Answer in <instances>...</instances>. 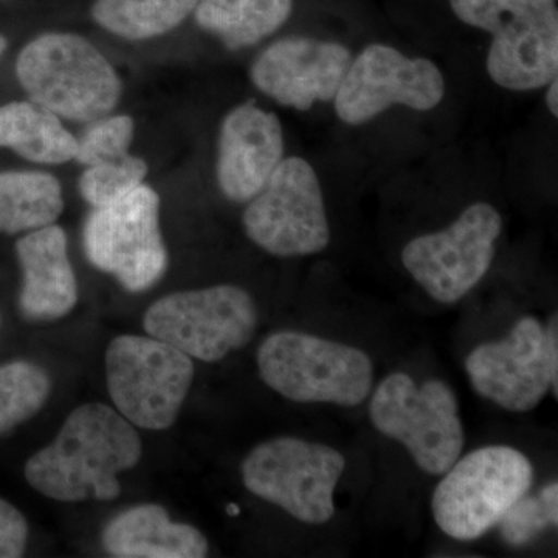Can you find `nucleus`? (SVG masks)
<instances>
[{"instance_id": "nucleus-6", "label": "nucleus", "mask_w": 558, "mask_h": 558, "mask_svg": "<svg viewBox=\"0 0 558 558\" xmlns=\"http://www.w3.org/2000/svg\"><path fill=\"white\" fill-rule=\"evenodd\" d=\"M86 258L130 292H145L163 278L168 252L160 231V197L138 185L92 209L83 230Z\"/></svg>"}, {"instance_id": "nucleus-5", "label": "nucleus", "mask_w": 558, "mask_h": 558, "mask_svg": "<svg viewBox=\"0 0 558 558\" xmlns=\"http://www.w3.org/2000/svg\"><path fill=\"white\" fill-rule=\"evenodd\" d=\"M110 399L135 427L167 429L174 424L194 379V365L167 341L120 336L106 351Z\"/></svg>"}, {"instance_id": "nucleus-4", "label": "nucleus", "mask_w": 558, "mask_h": 558, "mask_svg": "<svg viewBox=\"0 0 558 558\" xmlns=\"http://www.w3.org/2000/svg\"><path fill=\"white\" fill-rule=\"evenodd\" d=\"M433 497L440 531L459 542L483 537L532 486L534 470L521 451L490 446L447 470Z\"/></svg>"}, {"instance_id": "nucleus-17", "label": "nucleus", "mask_w": 558, "mask_h": 558, "mask_svg": "<svg viewBox=\"0 0 558 558\" xmlns=\"http://www.w3.org/2000/svg\"><path fill=\"white\" fill-rule=\"evenodd\" d=\"M24 281L20 310L33 322L65 317L78 303V284L69 259L68 234L61 227L33 230L16 244Z\"/></svg>"}, {"instance_id": "nucleus-7", "label": "nucleus", "mask_w": 558, "mask_h": 558, "mask_svg": "<svg viewBox=\"0 0 558 558\" xmlns=\"http://www.w3.org/2000/svg\"><path fill=\"white\" fill-rule=\"evenodd\" d=\"M369 414L374 427L403 444L429 475H442L462 453L464 429L453 389L446 381L428 380L417 387L407 374H391L374 392Z\"/></svg>"}, {"instance_id": "nucleus-2", "label": "nucleus", "mask_w": 558, "mask_h": 558, "mask_svg": "<svg viewBox=\"0 0 558 558\" xmlns=\"http://www.w3.org/2000/svg\"><path fill=\"white\" fill-rule=\"evenodd\" d=\"M16 73L32 101L78 123L109 116L123 90L105 54L73 33H46L33 39L17 58Z\"/></svg>"}, {"instance_id": "nucleus-24", "label": "nucleus", "mask_w": 558, "mask_h": 558, "mask_svg": "<svg viewBox=\"0 0 558 558\" xmlns=\"http://www.w3.org/2000/svg\"><path fill=\"white\" fill-rule=\"evenodd\" d=\"M146 174H148V163L130 154L121 159L90 165L81 174L80 194L92 207H102L137 189Z\"/></svg>"}, {"instance_id": "nucleus-19", "label": "nucleus", "mask_w": 558, "mask_h": 558, "mask_svg": "<svg viewBox=\"0 0 558 558\" xmlns=\"http://www.w3.org/2000/svg\"><path fill=\"white\" fill-rule=\"evenodd\" d=\"M0 148H10L33 163L61 165L75 160L78 138L61 119L35 101L0 106Z\"/></svg>"}, {"instance_id": "nucleus-30", "label": "nucleus", "mask_w": 558, "mask_h": 558, "mask_svg": "<svg viewBox=\"0 0 558 558\" xmlns=\"http://www.w3.org/2000/svg\"><path fill=\"white\" fill-rule=\"evenodd\" d=\"M546 105L550 116L558 117V80L550 81L548 84V92H546Z\"/></svg>"}, {"instance_id": "nucleus-20", "label": "nucleus", "mask_w": 558, "mask_h": 558, "mask_svg": "<svg viewBox=\"0 0 558 558\" xmlns=\"http://www.w3.org/2000/svg\"><path fill=\"white\" fill-rule=\"evenodd\" d=\"M293 0H199L194 17L230 50L247 49L288 22Z\"/></svg>"}, {"instance_id": "nucleus-25", "label": "nucleus", "mask_w": 558, "mask_h": 558, "mask_svg": "<svg viewBox=\"0 0 558 558\" xmlns=\"http://www.w3.org/2000/svg\"><path fill=\"white\" fill-rule=\"evenodd\" d=\"M502 537L512 546H523L532 542L546 527L558 524L557 481L543 488L538 497H521L510 506L499 521Z\"/></svg>"}, {"instance_id": "nucleus-16", "label": "nucleus", "mask_w": 558, "mask_h": 558, "mask_svg": "<svg viewBox=\"0 0 558 558\" xmlns=\"http://www.w3.org/2000/svg\"><path fill=\"white\" fill-rule=\"evenodd\" d=\"M486 68L490 80L508 90H537L556 80L557 5L526 20L512 22L492 35Z\"/></svg>"}, {"instance_id": "nucleus-10", "label": "nucleus", "mask_w": 558, "mask_h": 558, "mask_svg": "<svg viewBox=\"0 0 558 558\" xmlns=\"http://www.w3.org/2000/svg\"><path fill=\"white\" fill-rule=\"evenodd\" d=\"M245 233L278 258L323 252L330 230L317 172L301 157L282 159L264 189L248 201Z\"/></svg>"}, {"instance_id": "nucleus-21", "label": "nucleus", "mask_w": 558, "mask_h": 558, "mask_svg": "<svg viewBox=\"0 0 558 558\" xmlns=\"http://www.w3.org/2000/svg\"><path fill=\"white\" fill-rule=\"evenodd\" d=\"M64 209L60 180L49 172H0V233L51 226Z\"/></svg>"}, {"instance_id": "nucleus-13", "label": "nucleus", "mask_w": 558, "mask_h": 558, "mask_svg": "<svg viewBox=\"0 0 558 558\" xmlns=\"http://www.w3.org/2000/svg\"><path fill=\"white\" fill-rule=\"evenodd\" d=\"M351 61L343 44L290 36L253 61L250 78L279 105L307 112L315 102L333 101Z\"/></svg>"}, {"instance_id": "nucleus-23", "label": "nucleus", "mask_w": 558, "mask_h": 558, "mask_svg": "<svg viewBox=\"0 0 558 558\" xmlns=\"http://www.w3.org/2000/svg\"><path fill=\"white\" fill-rule=\"evenodd\" d=\"M51 381L46 369L31 362L0 366V436L39 413L49 399Z\"/></svg>"}, {"instance_id": "nucleus-3", "label": "nucleus", "mask_w": 558, "mask_h": 558, "mask_svg": "<svg viewBox=\"0 0 558 558\" xmlns=\"http://www.w3.org/2000/svg\"><path fill=\"white\" fill-rule=\"evenodd\" d=\"M258 366L263 380L293 402L357 407L373 387L366 352L292 330L263 341Z\"/></svg>"}, {"instance_id": "nucleus-12", "label": "nucleus", "mask_w": 558, "mask_h": 558, "mask_svg": "<svg viewBox=\"0 0 558 558\" xmlns=\"http://www.w3.org/2000/svg\"><path fill=\"white\" fill-rule=\"evenodd\" d=\"M444 95L446 80L435 62L371 44L351 61L333 102L343 123L360 126L392 106L427 112L438 108Z\"/></svg>"}, {"instance_id": "nucleus-11", "label": "nucleus", "mask_w": 558, "mask_h": 558, "mask_svg": "<svg viewBox=\"0 0 558 558\" xmlns=\"http://www.w3.org/2000/svg\"><path fill=\"white\" fill-rule=\"evenodd\" d=\"M502 218L494 205L476 202L446 230L409 242L403 267L433 300L453 304L486 277Z\"/></svg>"}, {"instance_id": "nucleus-15", "label": "nucleus", "mask_w": 558, "mask_h": 558, "mask_svg": "<svg viewBox=\"0 0 558 558\" xmlns=\"http://www.w3.org/2000/svg\"><path fill=\"white\" fill-rule=\"evenodd\" d=\"M284 159L281 121L275 113L244 102L227 113L218 143L219 189L227 199L252 201Z\"/></svg>"}, {"instance_id": "nucleus-14", "label": "nucleus", "mask_w": 558, "mask_h": 558, "mask_svg": "<svg viewBox=\"0 0 558 558\" xmlns=\"http://www.w3.org/2000/svg\"><path fill=\"white\" fill-rule=\"evenodd\" d=\"M473 388L505 410L526 413L550 391L545 328L521 318L508 339L480 344L465 360Z\"/></svg>"}, {"instance_id": "nucleus-18", "label": "nucleus", "mask_w": 558, "mask_h": 558, "mask_svg": "<svg viewBox=\"0 0 558 558\" xmlns=\"http://www.w3.org/2000/svg\"><path fill=\"white\" fill-rule=\"evenodd\" d=\"M101 538L110 556L119 558H202L208 553L202 532L172 523L157 505L135 506L113 517Z\"/></svg>"}, {"instance_id": "nucleus-1", "label": "nucleus", "mask_w": 558, "mask_h": 558, "mask_svg": "<svg viewBox=\"0 0 558 558\" xmlns=\"http://www.w3.org/2000/svg\"><path fill=\"white\" fill-rule=\"evenodd\" d=\"M142 450L134 425L119 411L84 403L70 413L53 442L28 459L25 478L54 501H112L121 494L117 476L138 464Z\"/></svg>"}, {"instance_id": "nucleus-32", "label": "nucleus", "mask_w": 558, "mask_h": 558, "mask_svg": "<svg viewBox=\"0 0 558 558\" xmlns=\"http://www.w3.org/2000/svg\"><path fill=\"white\" fill-rule=\"evenodd\" d=\"M7 50V39L3 38L2 35H0V57H2L3 51Z\"/></svg>"}, {"instance_id": "nucleus-28", "label": "nucleus", "mask_w": 558, "mask_h": 558, "mask_svg": "<svg viewBox=\"0 0 558 558\" xmlns=\"http://www.w3.org/2000/svg\"><path fill=\"white\" fill-rule=\"evenodd\" d=\"M27 539V520L13 505L0 498V558L21 557Z\"/></svg>"}, {"instance_id": "nucleus-29", "label": "nucleus", "mask_w": 558, "mask_h": 558, "mask_svg": "<svg viewBox=\"0 0 558 558\" xmlns=\"http://www.w3.org/2000/svg\"><path fill=\"white\" fill-rule=\"evenodd\" d=\"M558 326L557 315L549 318L545 329L546 359H548L550 373V391L558 398Z\"/></svg>"}, {"instance_id": "nucleus-22", "label": "nucleus", "mask_w": 558, "mask_h": 558, "mask_svg": "<svg viewBox=\"0 0 558 558\" xmlns=\"http://www.w3.org/2000/svg\"><path fill=\"white\" fill-rule=\"evenodd\" d=\"M197 3L199 0H95L92 17L112 35L145 40L178 28Z\"/></svg>"}, {"instance_id": "nucleus-31", "label": "nucleus", "mask_w": 558, "mask_h": 558, "mask_svg": "<svg viewBox=\"0 0 558 558\" xmlns=\"http://www.w3.org/2000/svg\"><path fill=\"white\" fill-rule=\"evenodd\" d=\"M227 513H229L230 517H238L241 513V508L234 505V502H230V505L227 506Z\"/></svg>"}, {"instance_id": "nucleus-8", "label": "nucleus", "mask_w": 558, "mask_h": 558, "mask_svg": "<svg viewBox=\"0 0 558 558\" xmlns=\"http://www.w3.org/2000/svg\"><path fill=\"white\" fill-rule=\"evenodd\" d=\"M148 336L183 354L215 363L244 348L258 328V310L247 290L222 284L157 300L143 318Z\"/></svg>"}, {"instance_id": "nucleus-9", "label": "nucleus", "mask_w": 558, "mask_h": 558, "mask_svg": "<svg viewBox=\"0 0 558 558\" xmlns=\"http://www.w3.org/2000/svg\"><path fill=\"white\" fill-rule=\"evenodd\" d=\"M340 451L296 438L267 440L242 462V480L256 497L307 524L328 523L336 512L333 490L343 473Z\"/></svg>"}, {"instance_id": "nucleus-26", "label": "nucleus", "mask_w": 558, "mask_h": 558, "mask_svg": "<svg viewBox=\"0 0 558 558\" xmlns=\"http://www.w3.org/2000/svg\"><path fill=\"white\" fill-rule=\"evenodd\" d=\"M556 5L557 0H450V9L462 24L488 35Z\"/></svg>"}, {"instance_id": "nucleus-27", "label": "nucleus", "mask_w": 558, "mask_h": 558, "mask_svg": "<svg viewBox=\"0 0 558 558\" xmlns=\"http://www.w3.org/2000/svg\"><path fill=\"white\" fill-rule=\"evenodd\" d=\"M134 120L128 116H106L92 121L90 126L78 138L75 160L90 167L128 156L134 138Z\"/></svg>"}]
</instances>
